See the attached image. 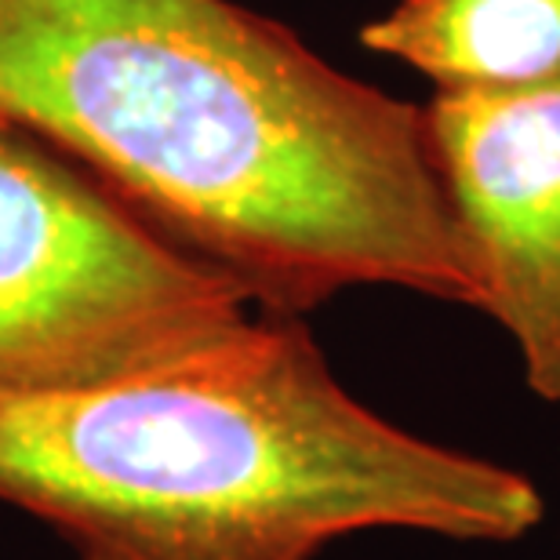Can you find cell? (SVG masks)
<instances>
[{"instance_id":"6da1fadb","label":"cell","mask_w":560,"mask_h":560,"mask_svg":"<svg viewBox=\"0 0 560 560\" xmlns=\"http://www.w3.org/2000/svg\"><path fill=\"white\" fill-rule=\"evenodd\" d=\"M0 120L255 310L480 302L422 106L233 0H0Z\"/></svg>"},{"instance_id":"7a4b0ae2","label":"cell","mask_w":560,"mask_h":560,"mask_svg":"<svg viewBox=\"0 0 560 560\" xmlns=\"http://www.w3.org/2000/svg\"><path fill=\"white\" fill-rule=\"evenodd\" d=\"M0 502L77 560H313L361 532L517 542L532 477L357 400L288 313L92 383L0 394Z\"/></svg>"},{"instance_id":"3957f363","label":"cell","mask_w":560,"mask_h":560,"mask_svg":"<svg viewBox=\"0 0 560 560\" xmlns=\"http://www.w3.org/2000/svg\"><path fill=\"white\" fill-rule=\"evenodd\" d=\"M252 310L230 277L0 120V394L128 372Z\"/></svg>"},{"instance_id":"277c9868","label":"cell","mask_w":560,"mask_h":560,"mask_svg":"<svg viewBox=\"0 0 560 560\" xmlns=\"http://www.w3.org/2000/svg\"><path fill=\"white\" fill-rule=\"evenodd\" d=\"M422 114L477 310L510 335L524 386L560 405V73L510 92H436Z\"/></svg>"},{"instance_id":"5b68a950","label":"cell","mask_w":560,"mask_h":560,"mask_svg":"<svg viewBox=\"0 0 560 560\" xmlns=\"http://www.w3.org/2000/svg\"><path fill=\"white\" fill-rule=\"evenodd\" d=\"M361 44L436 92H510L560 73V0H397Z\"/></svg>"}]
</instances>
